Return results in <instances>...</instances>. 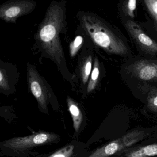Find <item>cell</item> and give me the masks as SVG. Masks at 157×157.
I'll list each match as a JSON object with an SVG mask.
<instances>
[{
  "mask_svg": "<svg viewBox=\"0 0 157 157\" xmlns=\"http://www.w3.org/2000/svg\"><path fill=\"white\" fill-rule=\"evenodd\" d=\"M66 22V8L63 2H53L39 25L36 40L44 52L58 66L65 60L59 34Z\"/></svg>",
  "mask_w": 157,
  "mask_h": 157,
  "instance_id": "cell-1",
  "label": "cell"
},
{
  "mask_svg": "<svg viewBox=\"0 0 157 157\" xmlns=\"http://www.w3.org/2000/svg\"><path fill=\"white\" fill-rule=\"evenodd\" d=\"M80 23L93 42L106 52L119 55L127 54V47L124 43L96 15L85 13L82 16Z\"/></svg>",
  "mask_w": 157,
  "mask_h": 157,
  "instance_id": "cell-2",
  "label": "cell"
},
{
  "mask_svg": "<svg viewBox=\"0 0 157 157\" xmlns=\"http://www.w3.org/2000/svg\"><path fill=\"white\" fill-rule=\"evenodd\" d=\"M146 136L143 131H131L118 139L97 149L87 157H109L138 142Z\"/></svg>",
  "mask_w": 157,
  "mask_h": 157,
  "instance_id": "cell-3",
  "label": "cell"
},
{
  "mask_svg": "<svg viewBox=\"0 0 157 157\" xmlns=\"http://www.w3.org/2000/svg\"><path fill=\"white\" fill-rule=\"evenodd\" d=\"M27 80L30 91L37 100L40 108L47 110L50 97L48 85L35 67L30 64L27 67Z\"/></svg>",
  "mask_w": 157,
  "mask_h": 157,
  "instance_id": "cell-4",
  "label": "cell"
},
{
  "mask_svg": "<svg viewBox=\"0 0 157 157\" xmlns=\"http://www.w3.org/2000/svg\"><path fill=\"white\" fill-rule=\"evenodd\" d=\"M36 4L31 0L7 2L0 7V18L6 22L15 23L20 17L32 13Z\"/></svg>",
  "mask_w": 157,
  "mask_h": 157,
  "instance_id": "cell-5",
  "label": "cell"
},
{
  "mask_svg": "<svg viewBox=\"0 0 157 157\" xmlns=\"http://www.w3.org/2000/svg\"><path fill=\"white\" fill-rule=\"evenodd\" d=\"M57 136L54 134L41 133L25 137H18L4 141L3 146L14 150H22L53 141Z\"/></svg>",
  "mask_w": 157,
  "mask_h": 157,
  "instance_id": "cell-6",
  "label": "cell"
},
{
  "mask_svg": "<svg viewBox=\"0 0 157 157\" xmlns=\"http://www.w3.org/2000/svg\"><path fill=\"white\" fill-rule=\"evenodd\" d=\"M126 26L132 37L144 50L150 53H157V43L144 33L137 24L128 21Z\"/></svg>",
  "mask_w": 157,
  "mask_h": 157,
  "instance_id": "cell-7",
  "label": "cell"
},
{
  "mask_svg": "<svg viewBox=\"0 0 157 157\" xmlns=\"http://www.w3.org/2000/svg\"><path fill=\"white\" fill-rule=\"evenodd\" d=\"M132 72L144 81H157V61L140 60L132 66Z\"/></svg>",
  "mask_w": 157,
  "mask_h": 157,
  "instance_id": "cell-8",
  "label": "cell"
},
{
  "mask_svg": "<svg viewBox=\"0 0 157 157\" xmlns=\"http://www.w3.org/2000/svg\"><path fill=\"white\" fill-rule=\"evenodd\" d=\"M67 103L69 110L72 117L74 129L77 132L79 129L82 123V113L77 104L69 96H68L67 98Z\"/></svg>",
  "mask_w": 157,
  "mask_h": 157,
  "instance_id": "cell-9",
  "label": "cell"
},
{
  "mask_svg": "<svg viewBox=\"0 0 157 157\" xmlns=\"http://www.w3.org/2000/svg\"><path fill=\"white\" fill-rule=\"evenodd\" d=\"M157 156V144H151L132 151L125 157H150Z\"/></svg>",
  "mask_w": 157,
  "mask_h": 157,
  "instance_id": "cell-10",
  "label": "cell"
},
{
  "mask_svg": "<svg viewBox=\"0 0 157 157\" xmlns=\"http://www.w3.org/2000/svg\"><path fill=\"white\" fill-rule=\"evenodd\" d=\"M92 69V57L84 58L80 65V74L82 84H86L89 79Z\"/></svg>",
  "mask_w": 157,
  "mask_h": 157,
  "instance_id": "cell-11",
  "label": "cell"
},
{
  "mask_svg": "<svg viewBox=\"0 0 157 157\" xmlns=\"http://www.w3.org/2000/svg\"><path fill=\"white\" fill-rule=\"evenodd\" d=\"M100 75V65L98 59H94L93 69L87 87V92L89 93L92 92L96 88L99 80Z\"/></svg>",
  "mask_w": 157,
  "mask_h": 157,
  "instance_id": "cell-12",
  "label": "cell"
},
{
  "mask_svg": "<svg viewBox=\"0 0 157 157\" xmlns=\"http://www.w3.org/2000/svg\"><path fill=\"white\" fill-rule=\"evenodd\" d=\"M83 38L81 36H76L73 42L70 44V55L71 58H74L80 49L83 43Z\"/></svg>",
  "mask_w": 157,
  "mask_h": 157,
  "instance_id": "cell-13",
  "label": "cell"
},
{
  "mask_svg": "<svg viewBox=\"0 0 157 157\" xmlns=\"http://www.w3.org/2000/svg\"><path fill=\"white\" fill-rule=\"evenodd\" d=\"M74 146L68 145L60 149L48 157H70L73 154Z\"/></svg>",
  "mask_w": 157,
  "mask_h": 157,
  "instance_id": "cell-14",
  "label": "cell"
},
{
  "mask_svg": "<svg viewBox=\"0 0 157 157\" xmlns=\"http://www.w3.org/2000/svg\"><path fill=\"white\" fill-rule=\"evenodd\" d=\"M145 5L157 22V0H145Z\"/></svg>",
  "mask_w": 157,
  "mask_h": 157,
  "instance_id": "cell-15",
  "label": "cell"
},
{
  "mask_svg": "<svg viewBox=\"0 0 157 157\" xmlns=\"http://www.w3.org/2000/svg\"><path fill=\"white\" fill-rule=\"evenodd\" d=\"M0 87L3 90L10 89V82L7 73L4 69H0Z\"/></svg>",
  "mask_w": 157,
  "mask_h": 157,
  "instance_id": "cell-16",
  "label": "cell"
},
{
  "mask_svg": "<svg viewBox=\"0 0 157 157\" xmlns=\"http://www.w3.org/2000/svg\"><path fill=\"white\" fill-rule=\"evenodd\" d=\"M148 106L151 111L157 112V93L150 95L148 99Z\"/></svg>",
  "mask_w": 157,
  "mask_h": 157,
  "instance_id": "cell-17",
  "label": "cell"
},
{
  "mask_svg": "<svg viewBox=\"0 0 157 157\" xmlns=\"http://www.w3.org/2000/svg\"><path fill=\"white\" fill-rule=\"evenodd\" d=\"M136 6V0H130L128 2L127 5V13L130 17H134L133 12L135 10Z\"/></svg>",
  "mask_w": 157,
  "mask_h": 157,
  "instance_id": "cell-18",
  "label": "cell"
}]
</instances>
